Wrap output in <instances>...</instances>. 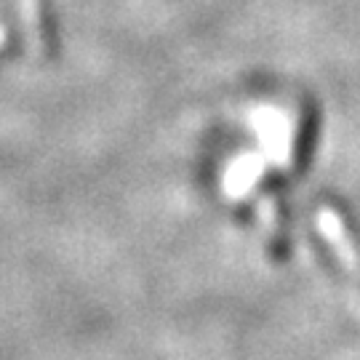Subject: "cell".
Returning <instances> with one entry per match:
<instances>
[{"instance_id":"4","label":"cell","mask_w":360,"mask_h":360,"mask_svg":"<svg viewBox=\"0 0 360 360\" xmlns=\"http://www.w3.org/2000/svg\"><path fill=\"white\" fill-rule=\"evenodd\" d=\"M19 6H22V22H25L30 46H32V51L43 53V49H46V32H43L40 0H19Z\"/></svg>"},{"instance_id":"1","label":"cell","mask_w":360,"mask_h":360,"mask_svg":"<svg viewBox=\"0 0 360 360\" xmlns=\"http://www.w3.org/2000/svg\"><path fill=\"white\" fill-rule=\"evenodd\" d=\"M254 126L259 131V142H262V155L267 158V163H275L281 168H291L294 158V117L285 110L278 107H262L254 112Z\"/></svg>"},{"instance_id":"2","label":"cell","mask_w":360,"mask_h":360,"mask_svg":"<svg viewBox=\"0 0 360 360\" xmlns=\"http://www.w3.org/2000/svg\"><path fill=\"white\" fill-rule=\"evenodd\" d=\"M318 230H321L323 240L331 245V251L336 254V259L342 262V267L360 281V248L355 245L352 235H349L347 221L342 219V214L331 206H321L318 208Z\"/></svg>"},{"instance_id":"3","label":"cell","mask_w":360,"mask_h":360,"mask_svg":"<svg viewBox=\"0 0 360 360\" xmlns=\"http://www.w3.org/2000/svg\"><path fill=\"white\" fill-rule=\"evenodd\" d=\"M267 168V158L262 153L240 155L227 171H224V195L232 200H240L259 184L262 174Z\"/></svg>"},{"instance_id":"5","label":"cell","mask_w":360,"mask_h":360,"mask_svg":"<svg viewBox=\"0 0 360 360\" xmlns=\"http://www.w3.org/2000/svg\"><path fill=\"white\" fill-rule=\"evenodd\" d=\"M262 219H264V227L270 232V243L272 245H283V238H281V219H278V208H275V200H262Z\"/></svg>"}]
</instances>
